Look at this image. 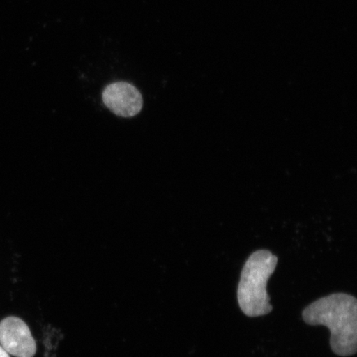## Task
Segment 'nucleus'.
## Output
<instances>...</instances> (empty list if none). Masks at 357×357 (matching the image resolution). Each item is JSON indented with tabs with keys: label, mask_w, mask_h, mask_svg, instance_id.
Instances as JSON below:
<instances>
[{
	"label": "nucleus",
	"mask_w": 357,
	"mask_h": 357,
	"mask_svg": "<svg viewBox=\"0 0 357 357\" xmlns=\"http://www.w3.org/2000/svg\"><path fill=\"white\" fill-rule=\"evenodd\" d=\"M303 319L311 326L323 325L331 333L330 347L339 356L356 354L357 301L345 293H334L312 303L303 311Z\"/></svg>",
	"instance_id": "nucleus-1"
},
{
	"label": "nucleus",
	"mask_w": 357,
	"mask_h": 357,
	"mask_svg": "<svg viewBox=\"0 0 357 357\" xmlns=\"http://www.w3.org/2000/svg\"><path fill=\"white\" fill-rule=\"evenodd\" d=\"M278 262V257L267 250L253 252L245 261L238 287V305L245 315L255 318L272 311L266 285Z\"/></svg>",
	"instance_id": "nucleus-2"
},
{
	"label": "nucleus",
	"mask_w": 357,
	"mask_h": 357,
	"mask_svg": "<svg viewBox=\"0 0 357 357\" xmlns=\"http://www.w3.org/2000/svg\"><path fill=\"white\" fill-rule=\"evenodd\" d=\"M0 346L15 357H33L37 345L29 326L17 317H7L0 322Z\"/></svg>",
	"instance_id": "nucleus-3"
},
{
	"label": "nucleus",
	"mask_w": 357,
	"mask_h": 357,
	"mask_svg": "<svg viewBox=\"0 0 357 357\" xmlns=\"http://www.w3.org/2000/svg\"><path fill=\"white\" fill-rule=\"evenodd\" d=\"M102 97L107 108L123 118H131L139 114L144 105L139 91L128 82L109 84Z\"/></svg>",
	"instance_id": "nucleus-4"
},
{
	"label": "nucleus",
	"mask_w": 357,
	"mask_h": 357,
	"mask_svg": "<svg viewBox=\"0 0 357 357\" xmlns=\"http://www.w3.org/2000/svg\"><path fill=\"white\" fill-rule=\"evenodd\" d=\"M0 357H10V354L0 346Z\"/></svg>",
	"instance_id": "nucleus-5"
}]
</instances>
